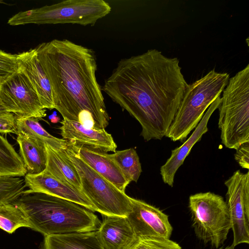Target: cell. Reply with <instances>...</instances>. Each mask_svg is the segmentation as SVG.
Wrapping results in <instances>:
<instances>
[{"mask_svg":"<svg viewBox=\"0 0 249 249\" xmlns=\"http://www.w3.org/2000/svg\"><path fill=\"white\" fill-rule=\"evenodd\" d=\"M46 170L57 180L81 191L80 178L64 150H56L46 144Z\"/></svg>","mask_w":249,"mask_h":249,"instance_id":"cell-18","label":"cell"},{"mask_svg":"<svg viewBox=\"0 0 249 249\" xmlns=\"http://www.w3.org/2000/svg\"><path fill=\"white\" fill-rule=\"evenodd\" d=\"M26 169L20 155L0 134V176L24 177Z\"/></svg>","mask_w":249,"mask_h":249,"instance_id":"cell-22","label":"cell"},{"mask_svg":"<svg viewBox=\"0 0 249 249\" xmlns=\"http://www.w3.org/2000/svg\"><path fill=\"white\" fill-rule=\"evenodd\" d=\"M35 117H17L18 133H23L31 138L42 142L56 150L67 149L70 142L54 137L48 133Z\"/></svg>","mask_w":249,"mask_h":249,"instance_id":"cell-21","label":"cell"},{"mask_svg":"<svg viewBox=\"0 0 249 249\" xmlns=\"http://www.w3.org/2000/svg\"><path fill=\"white\" fill-rule=\"evenodd\" d=\"M132 210L127 217L138 238L170 239L173 231L168 216L159 208L131 197Z\"/></svg>","mask_w":249,"mask_h":249,"instance_id":"cell-11","label":"cell"},{"mask_svg":"<svg viewBox=\"0 0 249 249\" xmlns=\"http://www.w3.org/2000/svg\"><path fill=\"white\" fill-rule=\"evenodd\" d=\"M60 127L63 139L105 152L116 151L117 145L105 129L86 126L79 122L63 119Z\"/></svg>","mask_w":249,"mask_h":249,"instance_id":"cell-15","label":"cell"},{"mask_svg":"<svg viewBox=\"0 0 249 249\" xmlns=\"http://www.w3.org/2000/svg\"><path fill=\"white\" fill-rule=\"evenodd\" d=\"M6 111V110L3 107V106H2V105L1 104V103L0 102V111Z\"/></svg>","mask_w":249,"mask_h":249,"instance_id":"cell-32","label":"cell"},{"mask_svg":"<svg viewBox=\"0 0 249 249\" xmlns=\"http://www.w3.org/2000/svg\"><path fill=\"white\" fill-rule=\"evenodd\" d=\"M218 108L222 143L236 150L249 142V64L229 79Z\"/></svg>","mask_w":249,"mask_h":249,"instance_id":"cell-5","label":"cell"},{"mask_svg":"<svg viewBox=\"0 0 249 249\" xmlns=\"http://www.w3.org/2000/svg\"><path fill=\"white\" fill-rule=\"evenodd\" d=\"M0 102L6 111L17 117L41 120L46 115L33 85L19 69L0 85Z\"/></svg>","mask_w":249,"mask_h":249,"instance_id":"cell-9","label":"cell"},{"mask_svg":"<svg viewBox=\"0 0 249 249\" xmlns=\"http://www.w3.org/2000/svg\"><path fill=\"white\" fill-rule=\"evenodd\" d=\"M234 247H233V246L231 244V245L230 246H228L224 248H220L219 249H234Z\"/></svg>","mask_w":249,"mask_h":249,"instance_id":"cell-31","label":"cell"},{"mask_svg":"<svg viewBox=\"0 0 249 249\" xmlns=\"http://www.w3.org/2000/svg\"><path fill=\"white\" fill-rule=\"evenodd\" d=\"M188 85L177 58L151 49L121 59L102 89L138 121L148 141L166 136Z\"/></svg>","mask_w":249,"mask_h":249,"instance_id":"cell-1","label":"cell"},{"mask_svg":"<svg viewBox=\"0 0 249 249\" xmlns=\"http://www.w3.org/2000/svg\"><path fill=\"white\" fill-rule=\"evenodd\" d=\"M128 249H182L180 245L170 239L163 237L138 238Z\"/></svg>","mask_w":249,"mask_h":249,"instance_id":"cell-26","label":"cell"},{"mask_svg":"<svg viewBox=\"0 0 249 249\" xmlns=\"http://www.w3.org/2000/svg\"><path fill=\"white\" fill-rule=\"evenodd\" d=\"M109 155L129 183L137 182L142 170L139 157L134 148L117 151Z\"/></svg>","mask_w":249,"mask_h":249,"instance_id":"cell-23","label":"cell"},{"mask_svg":"<svg viewBox=\"0 0 249 249\" xmlns=\"http://www.w3.org/2000/svg\"><path fill=\"white\" fill-rule=\"evenodd\" d=\"M230 75L212 70L187 86L166 137L183 142L201 120L204 112L220 96Z\"/></svg>","mask_w":249,"mask_h":249,"instance_id":"cell-4","label":"cell"},{"mask_svg":"<svg viewBox=\"0 0 249 249\" xmlns=\"http://www.w3.org/2000/svg\"><path fill=\"white\" fill-rule=\"evenodd\" d=\"M96 231L103 249H128L138 239L127 217L105 215Z\"/></svg>","mask_w":249,"mask_h":249,"instance_id":"cell-16","label":"cell"},{"mask_svg":"<svg viewBox=\"0 0 249 249\" xmlns=\"http://www.w3.org/2000/svg\"><path fill=\"white\" fill-rule=\"evenodd\" d=\"M21 227L30 228L25 214L14 202L0 205V229L11 234Z\"/></svg>","mask_w":249,"mask_h":249,"instance_id":"cell-24","label":"cell"},{"mask_svg":"<svg viewBox=\"0 0 249 249\" xmlns=\"http://www.w3.org/2000/svg\"><path fill=\"white\" fill-rule=\"evenodd\" d=\"M19 69L29 79L45 109L54 108L49 80L42 68L35 49L17 54Z\"/></svg>","mask_w":249,"mask_h":249,"instance_id":"cell-17","label":"cell"},{"mask_svg":"<svg viewBox=\"0 0 249 249\" xmlns=\"http://www.w3.org/2000/svg\"><path fill=\"white\" fill-rule=\"evenodd\" d=\"M24 178L26 187L30 190L69 200L96 212L92 204L80 190L57 180L46 170L38 174H26Z\"/></svg>","mask_w":249,"mask_h":249,"instance_id":"cell-13","label":"cell"},{"mask_svg":"<svg viewBox=\"0 0 249 249\" xmlns=\"http://www.w3.org/2000/svg\"><path fill=\"white\" fill-rule=\"evenodd\" d=\"M220 103L221 97L219 96L208 107L190 137L182 145L171 151L170 157L160 168V174L164 183L170 187L173 186L177 171L183 163L193 146L208 131L209 120L214 111L218 108Z\"/></svg>","mask_w":249,"mask_h":249,"instance_id":"cell-12","label":"cell"},{"mask_svg":"<svg viewBox=\"0 0 249 249\" xmlns=\"http://www.w3.org/2000/svg\"><path fill=\"white\" fill-rule=\"evenodd\" d=\"M42 249H103L96 231L44 236Z\"/></svg>","mask_w":249,"mask_h":249,"instance_id":"cell-20","label":"cell"},{"mask_svg":"<svg viewBox=\"0 0 249 249\" xmlns=\"http://www.w3.org/2000/svg\"><path fill=\"white\" fill-rule=\"evenodd\" d=\"M35 50L51 85L54 108L63 119L105 129L109 116L96 77L94 52L67 39L44 42Z\"/></svg>","mask_w":249,"mask_h":249,"instance_id":"cell-2","label":"cell"},{"mask_svg":"<svg viewBox=\"0 0 249 249\" xmlns=\"http://www.w3.org/2000/svg\"><path fill=\"white\" fill-rule=\"evenodd\" d=\"M19 70L17 54L0 50V85Z\"/></svg>","mask_w":249,"mask_h":249,"instance_id":"cell-27","label":"cell"},{"mask_svg":"<svg viewBox=\"0 0 249 249\" xmlns=\"http://www.w3.org/2000/svg\"><path fill=\"white\" fill-rule=\"evenodd\" d=\"M189 208L196 236L215 248L222 245L231 227L223 197L210 192L192 195L189 196Z\"/></svg>","mask_w":249,"mask_h":249,"instance_id":"cell-7","label":"cell"},{"mask_svg":"<svg viewBox=\"0 0 249 249\" xmlns=\"http://www.w3.org/2000/svg\"><path fill=\"white\" fill-rule=\"evenodd\" d=\"M64 152L80 178L81 191L102 215L127 217L132 210L131 197L82 160L70 144Z\"/></svg>","mask_w":249,"mask_h":249,"instance_id":"cell-8","label":"cell"},{"mask_svg":"<svg viewBox=\"0 0 249 249\" xmlns=\"http://www.w3.org/2000/svg\"><path fill=\"white\" fill-rule=\"evenodd\" d=\"M50 118L51 119V122L53 123H57L60 120L58 117L54 114H52L51 116H50Z\"/></svg>","mask_w":249,"mask_h":249,"instance_id":"cell-30","label":"cell"},{"mask_svg":"<svg viewBox=\"0 0 249 249\" xmlns=\"http://www.w3.org/2000/svg\"><path fill=\"white\" fill-rule=\"evenodd\" d=\"M13 202L25 214L30 229L44 236L96 231L101 224L96 215L81 205L29 189Z\"/></svg>","mask_w":249,"mask_h":249,"instance_id":"cell-3","label":"cell"},{"mask_svg":"<svg viewBox=\"0 0 249 249\" xmlns=\"http://www.w3.org/2000/svg\"><path fill=\"white\" fill-rule=\"evenodd\" d=\"M26 187L23 177L0 176V205L16 201Z\"/></svg>","mask_w":249,"mask_h":249,"instance_id":"cell-25","label":"cell"},{"mask_svg":"<svg viewBox=\"0 0 249 249\" xmlns=\"http://www.w3.org/2000/svg\"><path fill=\"white\" fill-rule=\"evenodd\" d=\"M69 142L76 154L82 160L119 190L125 193L129 182L109 154L72 141Z\"/></svg>","mask_w":249,"mask_h":249,"instance_id":"cell-14","label":"cell"},{"mask_svg":"<svg viewBox=\"0 0 249 249\" xmlns=\"http://www.w3.org/2000/svg\"><path fill=\"white\" fill-rule=\"evenodd\" d=\"M111 11L110 4L103 0H68L19 12L7 23L12 26L30 23L93 25Z\"/></svg>","mask_w":249,"mask_h":249,"instance_id":"cell-6","label":"cell"},{"mask_svg":"<svg viewBox=\"0 0 249 249\" xmlns=\"http://www.w3.org/2000/svg\"><path fill=\"white\" fill-rule=\"evenodd\" d=\"M12 133L17 135L16 116L12 112H0V133Z\"/></svg>","mask_w":249,"mask_h":249,"instance_id":"cell-28","label":"cell"},{"mask_svg":"<svg viewBox=\"0 0 249 249\" xmlns=\"http://www.w3.org/2000/svg\"><path fill=\"white\" fill-rule=\"evenodd\" d=\"M17 141L26 174L36 175L43 172L47 165L46 144L21 133H18Z\"/></svg>","mask_w":249,"mask_h":249,"instance_id":"cell-19","label":"cell"},{"mask_svg":"<svg viewBox=\"0 0 249 249\" xmlns=\"http://www.w3.org/2000/svg\"><path fill=\"white\" fill-rule=\"evenodd\" d=\"M234 159L243 168L249 169V142L242 143L236 149Z\"/></svg>","mask_w":249,"mask_h":249,"instance_id":"cell-29","label":"cell"},{"mask_svg":"<svg viewBox=\"0 0 249 249\" xmlns=\"http://www.w3.org/2000/svg\"><path fill=\"white\" fill-rule=\"evenodd\" d=\"M225 201L233 233L232 245L249 243V172L237 170L224 183Z\"/></svg>","mask_w":249,"mask_h":249,"instance_id":"cell-10","label":"cell"}]
</instances>
